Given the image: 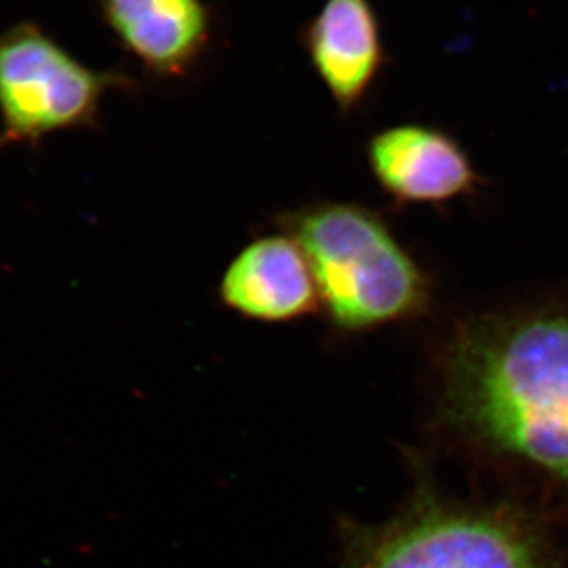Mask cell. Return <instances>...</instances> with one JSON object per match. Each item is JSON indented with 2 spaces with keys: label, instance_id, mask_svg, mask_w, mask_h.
Listing matches in <instances>:
<instances>
[{
  "label": "cell",
  "instance_id": "277c9868",
  "mask_svg": "<svg viewBox=\"0 0 568 568\" xmlns=\"http://www.w3.org/2000/svg\"><path fill=\"white\" fill-rule=\"evenodd\" d=\"M342 568H548L529 532L496 515L422 506L379 526L346 523Z\"/></svg>",
  "mask_w": 568,
  "mask_h": 568
},
{
  "label": "cell",
  "instance_id": "3957f363",
  "mask_svg": "<svg viewBox=\"0 0 568 568\" xmlns=\"http://www.w3.org/2000/svg\"><path fill=\"white\" fill-rule=\"evenodd\" d=\"M136 89L122 71L85 65L40 22H17L0 31V151L99 129L104 97Z\"/></svg>",
  "mask_w": 568,
  "mask_h": 568
},
{
  "label": "cell",
  "instance_id": "ba28073f",
  "mask_svg": "<svg viewBox=\"0 0 568 568\" xmlns=\"http://www.w3.org/2000/svg\"><path fill=\"white\" fill-rule=\"evenodd\" d=\"M384 192L402 204H440L473 192L478 175L454 138L424 125L376 133L366 148Z\"/></svg>",
  "mask_w": 568,
  "mask_h": 568
},
{
  "label": "cell",
  "instance_id": "5b68a950",
  "mask_svg": "<svg viewBox=\"0 0 568 568\" xmlns=\"http://www.w3.org/2000/svg\"><path fill=\"white\" fill-rule=\"evenodd\" d=\"M103 24L123 51L156 80L189 78L215 33L205 0H97Z\"/></svg>",
  "mask_w": 568,
  "mask_h": 568
},
{
  "label": "cell",
  "instance_id": "52a82bcc",
  "mask_svg": "<svg viewBox=\"0 0 568 568\" xmlns=\"http://www.w3.org/2000/svg\"><path fill=\"white\" fill-rule=\"evenodd\" d=\"M231 312L257 323L284 324L321 315L320 294L304 250L284 233L245 245L220 280Z\"/></svg>",
  "mask_w": 568,
  "mask_h": 568
},
{
  "label": "cell",
  "instance_id": "7a4b0ae2",
  "mask_svg": "<svg viewBox=\"0 0 568 568\" xmlns=\"http://www.w3.org/2000/svg\"><path fill=\"white\" fill-rule=\"evenodd\" d=\"M304 250L321 315L339 334H362L416 317L429 304V282L377 213L321 201L275 219Z\"/></svg>",
  "mask_w": 568,
  "mask_h": 568
},
{
  "label": "cell",
  "instance_id": "6da1fadb",
  "mask_svg": "<svg viewBox=\"0 0 568 568\" xmlns=\"http://www.w3.org/2000/svg\"><path fill=\"white\" fill-rule=\"evenodd\" d=\"M452 413L508 454L568 485V316H487L447 354Z\"/></svg>",
  "mask_w": 568,
  "mask_h": 568
},
{
  "label": "cell",
  "instance_id": "8992f818",
  "mask_svg": "<svg viewBox=\"0 0 568 568\" xmlns=\"http://www.w3.org/2000/svg\"><path fill=\"white\" fill-rule=\"evenodd\" d=\"M298 41L343 114L364 102L387 62L372 0H324Z\"/></svg>",
  "mask_w": 568,
  "mask_h": 568
}]
</instances>
